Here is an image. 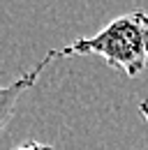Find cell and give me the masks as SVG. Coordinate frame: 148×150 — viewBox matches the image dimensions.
<instances>
[{
    "label": "cell",
    "mask_w": 148,
    "mask_h": 150,
    "mask_svg": "<svg viewBox=\"0 0 148 150\" xmlns=\"http://www.w3.org/2000/svg\"><path fill=\"white\" fill-rule=\"evenodd\" d=\"M72 56H100L130 79L139 76L148 65V14H120L92 37H81L58 51V58Z\"/></svg>",
    "instance_id": "obj_1"
},
{
    "label": "cell",
    "mask_w": 148,
    "mask_h": 150,
    "mask_svg": "<svg viewBox=\"0 0 148 150\" xmlns=\"http://www.w3.org/2000/svg\"><path fill=\"white\" fill-rule=\"evenodd\" d=\"M51 60H58V51H56V49H51V51L44 56V60H39L33 69H28L23 76H18L14 83H9V86H5V88L0 90V125H2V129H7L9 118H12V113H14V99H16L18 95H23L26 90L33 88V83L39 79L42 69H44Z\"/></svg>",
    "instance_id": "obj_2"
},
{
    "label": "cell",
    "mask_w": 148,
    "mask_h": 150,
    "mask_svg": "<svg viewBox=\"0 0 148 150\" xmlns=\"http://www.w3.org/2000/svg\"><path fill=\"white\" fill-rule=\"evenodd\" d=\"M14 150H53V148H51L49 143H39V141H33V139H30V141H23V143Z\"/></svg>",
    "instance_id": "obj_3"
},
{
    "label": "cell",
    "mask_w": 148,
    "mask_h": 150,
    "mask_svg": "<svg viewBox=\"0 0 148 150\" xmlns=\"http://www.w3.org/2000/svg\"><path fill=\"white\" fill-rule=\"evenodd\" d=\"M139 111H141V115L146 118V122H148V99H144V102H139ZM148 150V148H146Z\"/></svg>",
    "instance_id": "obj_4"
}]
</instances>
